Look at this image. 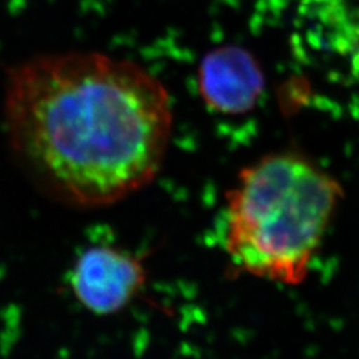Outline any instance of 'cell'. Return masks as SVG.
I'll use <instances>...</instances> for the list:
<instances>
[{"mask_svg": "<svg viewBox=\"0 0 359 359\" xmlns=\"http://www.w3.org/2000/svg\"><path fill=\"white\" fill-rule=\"evenodd\" d=\"M147 283L142 258L112 245L83 250L68 276L77 301L90 313L111 316L136 298Z\"/></svg>", "mask_w": 359, "mask_h": 359, "instance_id": "4", "label": "cell"}, {"mask_svg": "<svg viewBox=\"0 0 359 359\" xmlns=\"http://www.w3.org/2000/svg\"><path fill=\"white\" fill-rule=\"evenodd\" d=\"M342 197L339 181L298 151L264 154L243 168L225 197L224 250L231 269L301 285Z\"/></svg>", "mask_w": 359, "mask_h": 359, "instance_id": "2", "label": "cell"}, {"mask_svg": "<svg viewBox=\"0 0 359 359\" xmlns=\"http://www.w3.org/2000/svg\"><path fill=\"white\" fill-rule=\"evenodd\" d=\"M3 120L15 161L55 201L116 204L149 185L173 112L142 65L99 52L34 56L8 71Z\"/></svg>", "mask_w": 359, "mask_h": 359, "instance_id": "1", "label": "cell"}, {"mask_svg": "<svg viewBox=\"0 0 359 359\" xmlns=\"http://www.w3.org/2000/svg\"><path fill=\"white\" fill-rule=\"evenodd\" d=\"M293 47L301 62L332 79L359 80V8L347 0H302Z\"/></svg>", "mask_w": 359, "mask_h": 359, "instance_id": "3", "label": "cell"}, {"mask_svg": "<svg viewBox=\"0 0 359 359\" xmlns=\"http://www.w3.org/2000/svg\"><path fill=\"white\" fill-rule=\"evenodd\" d=\"M198 87L204 103L213 112L243 115L256 107L265 77L250 52L225 46L204 56L198 68Z\"/></svg>", "mask_w": 359, "mask_h": 359, "instance_id": "5", "label": "cell"}]
</instances>
